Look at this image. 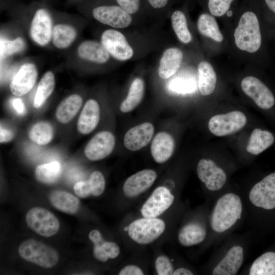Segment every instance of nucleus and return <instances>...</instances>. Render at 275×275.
Masks as SVG:
<instances>
[{"label":"nucleus","mask_w":275,"mask_h":275,"mask_svg":"<svg viewBox=\"0 0 275 275\" xmlns=\"http://www.w3.org/2000/svg\"><path fill=\"white\" fill-rule=\"evenodd\" d=\"M233 16L231 42L234 49L242 57L253 59L254 64H269L260 0H242Z\"/></svg>","instance_id":"obj_1"},{"label":"nucleus","mask_w":275,"mask_h":275,"mask_svg":"<svg viewBox=\"0 0 275 275\" xmlns=\"http://www.w3.org/2000/svg\"><path fill=\"white\" fill-rule=\"evenodd\" d=\"M242 205L240 197L233 193L223 195L217 201L211 213L210 225L218 233L224 232L240 219Z\"/></svg>","instance_id":"obj_2"},{"label":"nucleus","mask_w":275,"mask_h":275,"mask_svg":"<svg viewBox=\"0 0 275 275\" xmlns=\"http://www.w3.org/2000/svg\"><path fill=\"white\" fill-rule=\"evenodd\" d=\"M18 253L24 260L45 268L55 266L59 259L56 250L33 239L22 242L18 248Z\"/></svg>","instance_id":"obj_3"},{"label":"nucleus","mask_w":275,"mask_h":275,"mask_svg":"<svg viewBox=\"0 0 275 275\" xmlns=\"http://www.w3.org/2000/svg\"><path fill=\"white\" fill-rule=\"evenodd\" d=\"M165 223L157 217H144L136 219L129 225L128 234L130 238L141 244L152 243L162 234Z\"/></svg>","instance_id":"obj_4"},{"label":"nucleus","mask_w":275,"mask_h":275,"mask_svg":"<svg viewBox=\"0 0 275 275\" xmlns=\"http://www.w3.org/2000/svg\"><path fill=\"white\" fill-rule=\"evenodd\" d=\"M25 221L31 230L45 237L54 235L60 228V223L56 216L41 207L31 209L26 214Z\"/></svg>","instance_id":"obj_5"},{"label":"nucleus","mask_w":275,"mask_h":275,"mask_svg":"<svg viewBox=\"0 0 275 275\" xmlns=\"http://www.w3.org/2000/svg\"><path fill=\"white\" fill-rule=\"evenodd\" d=\"M240 87L244 93L259 107L267 109L273 106L275 97L273 92L259 78L252 75L245 76L242 79Z\"/></svg>","instance_id":"obj_6"},{"label":"nucleus","mask_w":275,"mask_h":275,"mask_svg":"<svg viewBox=\"0 0 275 275\" xmlns=\"http://www.w3.org/2000/svg\"><path fill=\"white\" fill-rule=\"evenodd\" d=\"M246 121L243 113L235 111L211 117L208 122V128L216 136H226L240 130L245 126Z\"/></svg>","instance_id":"obj_7"},{"label":"nucleus","mask_w":275,"mask_h":275,"mask_svg":"<svg viewBox=\"0 0 275 275\" xmlns=\"http://www.w3.org/2000/svg\"><path fill=\"white\" fill-rule=\"evenodd\" d=\"M249 199L256 207L268 210L275 208V173L267 175L252 188Z\"/></svg>","instance_id":"obj_8"},{"label":"nucleus","mask_w":275,"mask_h":275,"mask_svg":"<svg viewBox=\"0 0 275 275\" xmlns=\"http://www.w3.org/2000/svg\"><path fill=\"white\" fill-rule=\"evenodd\" d=\"M174 199L169 189L164 186H158L142 206L141 213L144 217H157L171 207Z\"/></svg>","instance_id":"obj_9"},{"label":"nucleus","mask_w":275,"mask_h":275,"mask_svg":"<svg viewBox=\"0 0 275 275\" xmlns=\"http://www.w3.org/2000/svg\"><path fill=\"white\" fill-rule=\"evenodd\" d=\"M101 43L113 58L124 61L130 59L133 51L125 36L119 31L107 30L101 36Z\"/></svg>","instance_id":"obj_10"},{"label":"nucleus","mask_w":275,"mask_h":275,"mask_svg":"<svg viewBox=\"0 0 275 275\" xmlns=\"http://www.w3.org/2000/svg\"><path fill=\"white\" fill-rule=\"evenodd\" d=\"M115 146L114 134L107 131H102L95 135L87 143L84 153L89 160L97 161L109 155Z\"/></svg>","instance_id":"obj_11"},{"label":"nucleus","mask_w":275,"mask_h":275,"mask_svg":"<svg viewBox=\"0 0 275 275\" xmlns=\"http://www.w3.org/2000/svg\"><path fill=\"white\" fill-rule=\"evenodd\" d=\"M197 171L199 178L209 190H219L226 182L227 176L224 171L211 159H201Z\"/></svg>","instance_id":"obj_12"},{"label":"nucleus","mask_w":275,"mask_h":275,"mask_svg":"<svg viewBox=\"0 0 275 275\" xmlns=\"http://www.w3.org/2000/svg\"><path fill=\"white\" fill-rule=\"evenodd\" d=\"M93 16L100 22L115 28H124L130 25L132 21L130 14L116 6H104L95 8Z\"/></svg>","instance_id":"obj_13"},{"label":"nucleus","mask_w":275,"mask_h":275,"mask_svg":"<svg viewBox=\"0 0 275 275\" xmlns=\"http://www.w3.org/2000/svg\"><path fill=\"white\" fill-rule=\"evenodd\" d=\"M156 177V173L151 169H144L131 175L123 184L124 195L129 198L140 195L153 184Z\"/></svg>","instance_id":"obj_14"},{"label":"nucleus","mask_w":275,"mask_h":275,"mask_svg":"<svg viewBox=\"0 0 275 275\" xmlns=\"http://www.w3.org/2000/svg\"><path fill=\"white\" fill-rule=\"evenodd\" d=\"M37 76V70L34 64H23L10 84V88L12 94L20 97L29 92L35 85Z\"/></svg>","instance_id":"obj_15"},{"label":"nucleus","mask_w":275,"mask_h":275,"mask_svg":"<svg viewBox=\"0 0 275 275\" xmlns=\"http://www.w3.org/2000/svg\"><path fill=\"white\" fill-rule=\"evenodd\" d=\"M52 22L50 15L43 9L38 10L32 20L30 35L38 44L43 46L49 43L52 33Z\"/></svg>","instance_id":"obj_16"},{"label":"nucleus","mask_w":275,"mask_h":275,"mask_svg":"<svg viewBox=\"0 0 275 275\" xmlns=\"http://www.w3.org/2000/svg\"><path fill=\"white\" fill-rule=\"evenodd\" d=\"M154 126L145 122L129 129L124 137V145L129 150L135 151L146 146L154 133Z\"/></svg>","instance_id":"obj_17"},{"label":"nucleus","mask_w":275,"mask_h":275,"mask_svg":"<svg viewBox=\"0 0 275 275\" xmlns=\"http://www.w3.org/2000/svg\"><path fill=\"white\" fill-rule=\"evenodd\" d=\"M197 29L199 33L216 46L224 45L225 38L221 31L216 17L206 12L199 16Z\"/></svg>","instance_id":"obj_18"},{"label":"nucleus","mask_w":275,"mask_h":275,"mask_svg":"<svg viewBox=\"0 0 275 275\" xmlns=\"http://www.w3.org/2000/svg\"><path fill=\"white\" fill-rule=\"evenodd\" d=\"M243 258L242 248L239 245L233 246L214 267L212 274H236L241 266Z\"/></svg>","instance_id":"obj_19"},{"label":"nucleus","mask_w":275,"mask_h":275,"mask_svg":"<svg viewBox=\"0 0 275 275\" xmlns=\"http://www.w3.org/2000/svg\"><path fill=\"white\" fill-rule=\"evenodd\" d=\"M100 107L98 102L94 99L88 100L80 114L77 124L78 132L87 134L97 126L100 119Z\"/></svg>","instance_id":"obj_20"},{"label":"nucleus","mask_w":275,"mask_h":275,"mask_svg":"<svg viewBox=\"0 0 275 275\" xmlns=\"http://www.w3.org/2000/svg\"><path fill=\"white\" fill-rule=\"evenodd\" d=\"M175 147L173 137L165 132L158 133L151 145V153L154 160L158 163L167 161L172 155Z\"/></svg>","instance_id":"obj_21"},{"label":"nucleus","mask_w":275,"mask_h":275,"mask_svg":"<svg viewBox=\"0 0 275 275\" xmlns=\"http://www.w3.org/2000/svg\"><path fill=\"white\" fill-rule=\"evenodd\" d=\"M183 59L182 51L176 47L167 49L159 62L158 73L162 79L173 76L179 69Z\"/></svg>","instance_id":"obj_22"},{"label":"nucleus","mask_w":275,"mask_h":275,"mask_svg":"<svg viewBox=\"0 0 275 275\" xmlns=\"http://www.w3.org/2000/svg\"><path fill=\"white\" fill-rule=\"evenodd\" d=\"M198 86L201 94L203 96L211 95L214 91L217 76L211 63L202 60L198 66Z\"/></svg>","instance_id":"obj_23"},{"label":"nucleus","mask_w":275,"mask_h":275,"mask_svg":"<svg viewBox=\"0 0 275 275\" xmlns=\"http://www.w3.org/2000/svg\"><path fill=\"white\" fill-rule=\"evenodd\" d=\"M78 54L81 59L97 63H105L109 58V52L102 43L91 40L79 45Z\"/></svg>","instance_id":"obj_24"},{"label":"nucleus","mask_w":275,"mask_h":275,"mask_svg":"<svg viewBox=\"0 0 275 275\" xmlns=\"http://www.w3.org/2000/svg\"><path fill=\"white\" fill-rule=\"evenodd\" d=\"M82 104V99L77 94H72L63 100L58 106L56 117L60 123L69 122L76 115Z\"/></svg>","instance_id":"obj_25"},{"label":"nucleus","mask_w":275,"mask_h":275,"mask_svg":"<svg viewBox=\"0 0 275 275\" xmlns=\"http://www.w3.org/2000/svg\"><path fill=\"white\" fill-rule=\"evenodd\" d=\"M49 199L53 207L67 213H75L79 207V199L71 194L65 191L54 190L50 193Z\"/></svg>","instance_id":"obj_26"},{"label":"nucleus","mask_w":275,"mask_h":275,"mask_svg":"<svg viewBox=\"0 0 275 275\" xmlns=\"http://www.w3.org/2000/svg\"><path fill=\"white\" fill-rule=\"evenodd\" d=\"M206 236V231L203 226L197 223H191L181 228L178 238L182 245L190 246L201 243Z\"/></svg>","instance_id":"obj_27"},{"label":"nucleus","mask_w":275,"mask_h":275,"mask_svg":"<svg viewBox=\"0 0 275 275\" xmlns=\"http://www.w3.org/2000/svg\"><path fill=\"white\" fill-rule=\"evenodd\" d=\"M274 140L273 134L269 131L255 129L251 134L246 150L253 155H258L271 146Z\"/></svg>","instance_id":"obj_28"},{"label":"nucleus","mask_w":275,"mask_h":275,"mask_svg":"<svg viewBox=\"0 0 275 275\" xmlns=\"http://www.w3.org/2000/svg\"><path fill=\"white\" fill-rule=\"evenodd\" d=\"M144 91L143 80L139 77L136 78L131 83L127 97L120 105V111L123 113H128L135 108L141 102Z\"/></svg>","instance_id":"obj_29"},{"label":"nucleus","mask_w":275,"mask_h":275,"mask_svg":"<svg viewBox=\"0 0 275 275\" xmlns=\"http://www.w3.org/2000/svg\"><path fill=\"white\" fill-rule=\"evenodd\" d=\"M264 31L268 41L275 40V0H260Z\"/></svg>","instance_id":"obj_30"},{"label":"nucleus","mask_w":275,"mask_h":275,"mask_svg":"<svg viewBox=\"0 0 275 275\" xmlns=\"http://www.w3.org/2000/svg\"><path fill=\"white\" fill-rule=\"evenodd\" d=\"M61 174V164L57 161L41 164L37 166L35 177L39 182L51 184L55 183Z\"/></svg>","instance_id":"obj_31"},{"label":"nucleus","mask_w":275,"mask_h":275,"mask_svg":"<svg viewBox=\"0 0 275 275\" xmlns=\"http://www.w3.org/2000/svg\"><path fill=\"white\" fill-rule=\"evenodd\" d=\"M250 275H275V253L268 252L257 258L250 270Z\"/></svg>","instance_id":"obj_32"},{"label":"nucleus","mask_w":275,"mask_h":275,"mask_svg":"<svg viewBox=\"0 0 275 275\" xmlns=\"http://www.w3.org/2000/svg\"><path fill=\"white\" fill-rule=\"evenodd\" d=\"M55 86L54 77L51 71L46 72L41 79L35 96L33 105L40 107L52 94Z\"/></svg>","instance_id":"obj_33"},{"label":"nucleus","mask_w":275,"mask_h":275,"mask_svg":"<svg viewBox=\"0 0 275 275\" xmlns=\"http://www.w3.org/2000/svg\"><path fill=\"white\" fill-rule=\"evenodd\" d=\"M76 36L75 30L69 25L59 24L52 30L53 43L59 48L68 47L75 40Z\"/></svg>","instance_id":"obj_34"},{"label":"nucleus","mask_w":275,"mask_h":275,"mask_svg":"<svg viewBox=\"0 0 275 275\" xmlns=\"http://www.w3.org/2000/svg\"><path fill=\"white\" fill-rule=\"evenodd\" d=\"M53 136V129L48 122L40 121L32 126L29 132L30 139L34 143L45 145L48 144Z\"/></svg>","instance_id":"obj_35"},{"label":"nucleus","mask_w":275,"mask_h":275,"mask_svg":"<svg viewBox=\"0 0 275 275\" xmlns=\"http://www.w3.org/2000/svg\"><path fill=\"white\" fill-rule=\"evenodd\" d=\"M237 0H205L207 12L216 18H224L230 13L234 15Z\"/></svg>","instance_id":"obj_36"},{"label":"nucleus","mask_w":275,"mask_h":275,"mask_svg":"<svg viewBox=\"0 0 275 275\" xmlns=\"http://www.w3.org/2000/svg\"><path fill=\"white\" fill-rule=\"evenodd\" d=\"M168 89L174 93L186 94L193 93L197 89V81L193 76L180 74L172 78L168 84Z\"/></svg>","instance_id":"obj_37"},{"label":"nucleus","mask_w":275,"mask_h":275,"mask_svg":"<svg viewBox=\"0 0 275 275\" xmlns=\"http://www.w3.org/2000/svg\"><path fill=\"white\" fill-rule=\"evenodd\" d=\"M171 23L178 39L183 43H189L191 41V35L188 29L184 13L180 10L174 11L171 16Z\"/></svg>","instance_id":"obj_38"},{"label":"nucleus","mask_w":275,"mask_h":275,"mask_svg":"<svg viewBox=\"0 0 275 275\" xmlns=\"http://www.w3.org/2000/svg\"><path fill=\"white\" fill-rule=\"evenodd\" d=\"M25 47L23 39L17 37L13 41H9L4 39H1V59L22 52Z\"/></svg>","instance_id":"obj_39"},{"label":"nucleus","mask_w":275,"mask_h":275,"mask_svg":"<svg viewBox=\"0 0 275 275\" xmlns=\"http://www.w3.org/2000/svg\"><path fill=\"white\" fill-rule=\"evenodd\" d=\"M89 237L94 244L93 252L95 258L99 261L106 262L108 257L102 248V245L105 241L100 232L97 230H93L89 233Z\"/></svg>","instance_id":"obj_40"},{"label":"nucleus","mask_w":275,"mask_h":275,"mask_svg":"<svg viewBox=\"0 0 275 275\" xmlns=\"http://www.w3.org/2000/svg\"><path fill=\"white\" fill-rule=\"evenodd\" d=\"M90 184L91 194L97 197L104 190L105 181L102 174L99 171L93 172L88 180Z\"/></svg>","instance_id":"obj_41"},{"label":"nucleus","mask_w":275,"mask_h":275,"mask_svg":"<svg viewBox=\"0 0 275 275\" xmlns=\"http://www.w3.org/2000/svg\"><path fill=\"white\" fill-rule=\"evenodd\" d=\"M156 271L159 275H171L174 272L172 264L167 256H158L155 262Z\"/></svg>","instance_id":"obj_42"},{"label":"nucleus","mask_w":275,"mask_h":275,"mask_svg":"<svg viewBox=\"0 0 275 275\" xmlns=\"http://www.w3.org/2000/svg\"><path fill=\"white\" fill-rule=\"evenodd\" d=\"M75 194L79 197L85 198L91 194L90 184L89 180L76 182L73 187Z\"/></svg>","instance_id":"obj_43"},{"label":"nucleus","mask_w":275,"mask_h":275,"mask_svg":"<svg viewBox=\"0 0 275 275\" xmlns=\"http://www.w3.org/2000/svg\"><path fill=\"white\" fill-rule=\"evenodd\" d=\"M122 8L130 14L136 13L139 9L140 0H116Z\"/></svg>","instance_id":"obj_44"},{"label":"nucleus","mask_w":275,"mask_h":275,"mask_svg":"<svg viewBox=\"0 0 275 275\" xmlns=\"http://www.w3.org/2000/svg\"><path fill=\"white\" fill-rule=\"evenodd\" d=\"M102 248L107 257L111 259L117 258L120 252L119 246L113 242L105 241L102 245Z\"/></svg>","instance_id":"obj_45"},{"label":"nucleus","mask_w":275,"mask_h":275,"mask_svg":"<svg viewBox=\"0 0 275 275\" xmlns=\"http://www.w3.org/2000/svg\"><path fill=\"white\" fill-rule=\"evenodd\" d=\"M143 270L138 266L128 265L123 268L119 272V275H143Z\"/></svg>","instance_id":"obj_46"},{"label":"nucleus","mask_w":275,"mask_h":275,"mask_svg":"<svg viewBox=\"0 0 275 275\" xmlns=\"http://www.w3.org/2000/svg\"><path fill=\"white\" fill-rule=\"evenodd\" d=\"M15 133L13 131L4 127L1 124L0 127V143H5L13 139Z\"/></svg>","instance_id":"obj_47"},{"label":"nucleus","mask_w":275,"mask_h":275,"mask_svg":"<svg viewBox=\"0 0 275 275\" xmlns=\"http://www.w3.org/2000/svg\"><path fill=\"white\" fill-rule=\"evenodd\" d=\"M12 105L15 111L19 114L24 113L25 109L22 100L18 98H15L12 101Z\"/></svg>","instance_id":"obj_48"},{"label":"nucleus","mask_w":275,"mask_h":275,"mask_svg":"<svg viewBox=\"0 0 275 275\" xmlns=\"http://www.w3.org/2000/svg\"><path fill=\"white\" fill-rule=\"evenodd\" d=\"M150 5L154 8L159 9L164 7L168 0H148Z\"/></svg>","instance_id":"obj_49"},{"label":"nucleus","mask_w":275,"mask_h":275,"mask_svg":"<svg viewBox=\"0 0 275 275\" xmlns=\"http://www.w3.org/2000/svg\"><path fill=\"white\" fill-rule=\"evenodd\" d=\"M173 275H193V273L188 269L179 268L174 271Z\"/></svg>","instance_id":"obj_50"},{"label":"nucleus","mask_w":275,"mask_h":275,"mask_svg":"<svg viewBox=\"0 0 275 275\" xmlns=\"http://www.w3.org/2000/svg\"><path fill=\"white\" fill-rule=\"evenodd\" d=\"M128 229H129V226H126V227H124V230L125 231H128Z\"/></svg>","instance_id":"obj_51"}]
</instances>
